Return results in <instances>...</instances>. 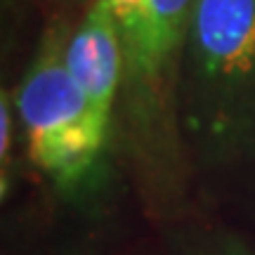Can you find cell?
I'll return each instance as SVG.
<instances>
[{"instance_id": "obj_4", "label": "cell", "mask_w": 255, "mask_h": 255, "mask_svg": "<svg viewBox=\"0 0 255 255\" xmlns=\"http://www.w3.org/2000/svg\"><path fill=\"white\" fill-rule=\"evenodd\" d=\"M64 62L95 116L111 130L123 85V43L109 0H90L66 38Z\"/></svg>"}, {"instance_id": "obj_5", "label": "cell", "mask_w": 255, "mask_h": 255, "mask_svg": "<svg viewBox=\"0 0 255 255\" xmlns=\"http://www.w3.org/2000/svg\"><path fill=\"white\" fill-rule=\"evenodd\" d=\"M168 255H255V244L222 225H180L165 237Z\"/></svg>"}, {"instance_id": "obj_6", "label": "cell", "mask_w": 255, "mask_h": 255, "mask_svg": "<svg viewBox=\"0 0 255 255\" xmlns=\"http://www.w3.org/2000/svg\"><path fill=\"white\" fill-rule=\"evenodd\" d=\"M17 128L19 121L14 102H12V92L2 90L0 95V194H2V201H7L14 180H17V158H14Z\"/></svg>"}, {"instance_id": "obj_7", "label": "cell", "mask_w": 255, "mask_h": 255, "mask_svg": "<svg viewBox=\"0 0 255 255\" xmlns=\"http://www.w3.org/2000/svg\"><path fill=\"white\" fill-rule=\"evenodd\" d=\"M146 2H149V0H109V5H111V9H114L119 24L137 17V14L146 7Z\"/></svg>"}, {"instance_id": "obj_2", "label": "cell", "mask_w": 255, "mask_h": 255, "mask_svg": "<svg viewBox=\"0 0 255 255\" xmlns=\"http://www.w3.org/2000/svg\"><path fill=\"white\" fill-rule=\"evenodd\" d=\"M69 33L71 28L64 24L47 28L12 92L31 161L64 189L90 175L111 135L66 69L64 47Z\"/></svg>"}, {"instance_id": "obj_1", "label": "cell", "mask_w": 255, "mask_h": 255, "mask_svg": "<svg viewBox=\"0 0 255 255\" xmlns=\"http://www.w3.org/2000/svg\"><path fill=\"white\" fill-rule=\"evenodd\" d=\"M175 102L194 175L215 187L255 182V0H196Z\"/></svg>"}, {"instance_id": "obj_3", "label": "cell", "mask_w": 255, "mask_h": 255, "mask_svg": "<svg viewBox=\"0 0 255 255\" xmlns=\"http://www.w3.org/2000/svg\"><path fill=\"white\" fill-rule=\"evenodd\" d=\"M196 0H149L137 17L121 21L123 104L146 130L161 132L182 156L177 130V76Z\"/></svg>"}]
</instances>
